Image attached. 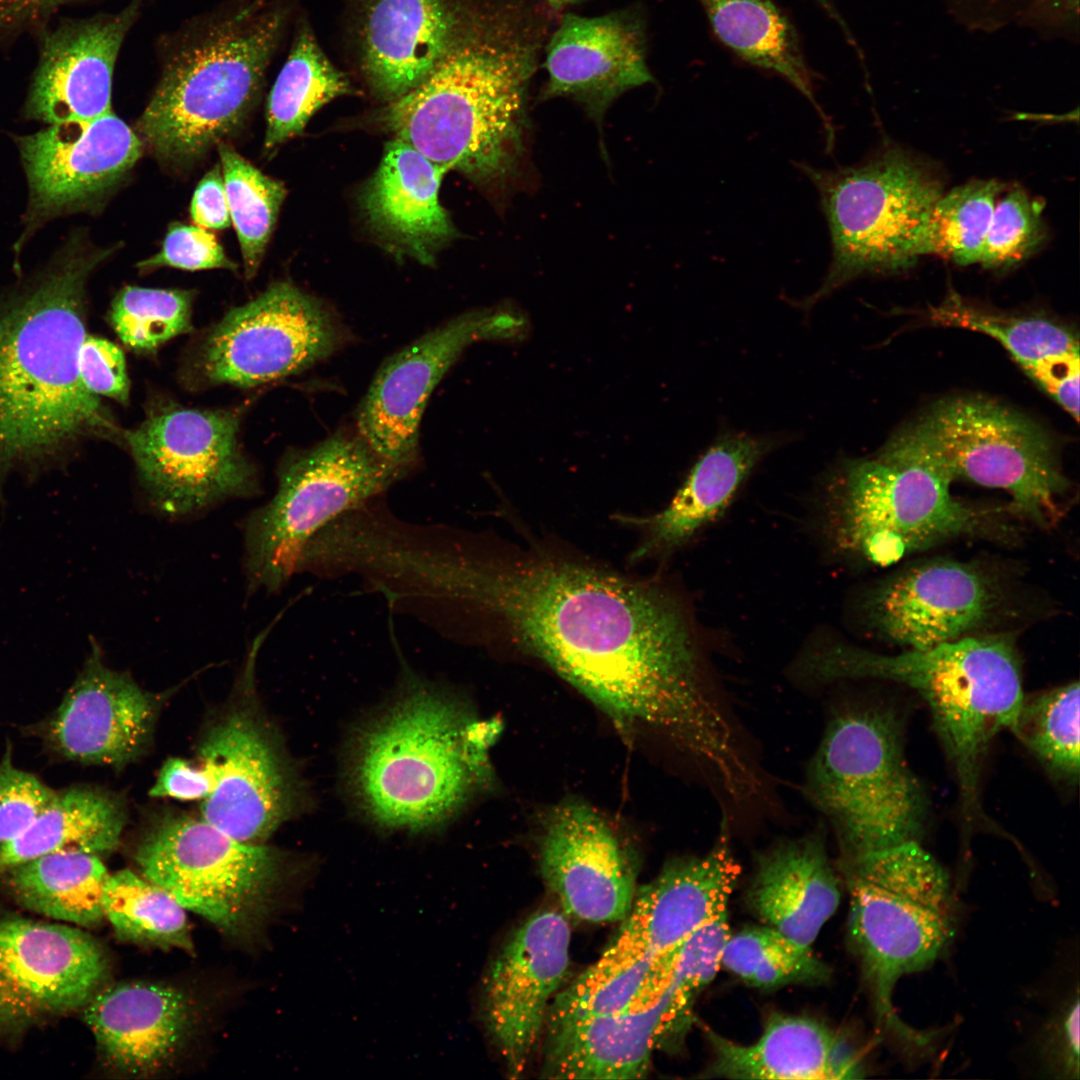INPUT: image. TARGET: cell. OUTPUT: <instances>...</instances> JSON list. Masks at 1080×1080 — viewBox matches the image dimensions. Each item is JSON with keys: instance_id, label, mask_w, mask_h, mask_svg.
I'll use <instances>...</instances> for the list:
<instances>
[{"instance_id": "1", "label": "cell", "mask_w": 1080, "mask_h": 1080, "mask_svg": "<svg viewBox=\"0 0 1080 1080\" xmlns=\"http://www.w3.org/2000/svg\"><path fill=\"white\" fill-rule=\"evenodd\" d=\"M422 585L447 635L542 660L620 725L653 728L689 754L725 729L688 614L656 584L457 531L430 554Z\"/></svg>"}, {"instance_id": "2", "label": "cell", "mask_w": 1080, "mask_h": 1080, "mask_svg": "<svg viewBox=\"0 0 1080 1080\" xmlns=\"http://www.w3.org/2000/svg\"><path fill=\"white\" fill-rule=\"evenodd\" d=\"M555 15L544 0H479L429 76L382 110L383 126L446 172L494 186L514 179Z\"/></svg>"}, {"instance_id": "3", "label": "cell", "mask_w": 1080, "mask_h": 1080, "mask_svg": "<svg viewBox=\"0 0 1080 1080\" xmlns=\"http://www.w3.org/2000/svg\"><path fill=\"white\" fill-rule=\"evenodd\" d=\"M105 256L71 244L0 312V485L13 466L50 458L83 436L122 439L79 372L85 284Z\"/></svg>"}, {"instance_id": "4", "label": "cell", "mask_w": 1080, "mask_h": 1080, "mask_svg": "<svg viewBox=\"0 0 1080 1080\" xmlns=\"http://www.w3.org/2000/svg\"><path fill=\"white\" fill-rule=\"evenodd\" d=\"M494 735L450 689L406 669L395 696L351 739V796L383 828H438L487 784Z\"/></svg>"}, {"instance_id": "5", "label": "cell", "mask_w": 1080, "mask_h": 1080, "mask_svg": "<svg viewBox=\"0 0 1080 1080\" xmlns=\"http://www.w3.org/2000/svg\"><path fill=\"white\" fill-rule=\"evenodd\" d=\"M791 672L809 684L878 679L917 692L953 769L967 826L986 825L980 799L983 760L993 738L1011 729L1025 697L1010 635H967L892 655L830 640L803 650Z\"/></svg>"}, {"instance_id": "6", "label": "cell", "mask_w": 1080, "mask_h": 1080, "mask_svg": "<svg viewBox=\"0 0 1080 1080\" xmlns=\"http://www.w3.org/2000/svg\"><path fill=\"white\" fill-rule=\"evenodd\" d=\"M285 19L270 0H233L162 39L160 79L137 124L158 157L189 163L242 126Z\"/></svg>"}, {"instance_id": "7", "label": "cell", "mask_w": 1080, "mask_h": 1080, "mask_svg": "<svg viewBox=\"0 0 1080 1080\" xmlns=\"http://www.w3.org/2000/svg\"><path fill=\"white\" fill-rule=\"evenodd\" d=\"M837 868L850 894V943L878 1023L902 1043L925 1046L927 1034L898 1018L892 992L902 976L933 964L954 937L956 910L949 877L916 840L838 863Z\"/></svg>"}, {"instance_id": "8", "label": "cell", "mask_w": 1080, "mask_h": 1080, "mask_svg": "<svg viewBox=\"0 0 1080 1080\" xmlns=\"http://www.w3.org/2000/svg\"><path fill=\"white\" fill-rule=\"evenodd\" d=\"M803 793L830 824L838 863L919 841L926 821L927 799L905 758L901 721L886 707L832 714Z\"/></svg>"}, {"instance_id": "9", "label": "cell", "mask_w": 1080, "mask_h": 1080, "mask_svg": "<svg viewBox=\"0 0 1080 1080\" xmlns=\"http://www.w3.org/2000/svg\"><path fill=\"white\" fill-rule=\"evenodd\" d=\"M950 484L910 460L880 454L845 460L823 484L822 535L839 555L885 567L947 540L994 530L996 512L954 498Z\"/></svg>"}, {"instance_id": "10", "label": "cell", "mask_w": 1080, "mask_h": 1080, "mask_svg": "<svg viewBox=\"0 0 1080 1080\" xmlns=\"http://www.w3.org/2000/svg\"><path fill=\"white\" fill-rule=\"evenodd\" d=\"M1006 491L1009 508L1040 526L1060 515L1068 482L1054 446L1029 418L994 400L959 396L935 403L880 453Z\"/></svg>"}, {"instance_id": "11", "label": "cell", "mask_w": 1080, "mask_h": 1080, "mask_svg": "<svg viewBox=\"0 0 1080 1080\" xmlns=\"http://www.w3.org/2000/svg\"><path fill=\"white\" fill-rule=\"evenodd\" d=\"M798 167L816 187L829 227L832 259L812 306L867 273L895 272L914 264L922 228L943 185L926 163L896 147L862 164L820 169Z\"/></svg>"}, {"instance_id": "12", "label": "cell", "mask_w": 1080, "mask_h": 1080, "mask_svg": "<svg viewBox=\"0 0 1080 1080\" xmlns=\"http://www.w3.org/2000/svg\"><path fill=\"white\" fill-rule=\"evenodd\" d=\"M410 472L355 432H337L284 458L272 499L245 525L249 591L280 590L297 573L301 554L323 528L386 492Z\"/></svg>"}, {"instance_id": "13", "label": "cell", "mask_w": 1080, "mask_h": 1080, "mask_svg": "<svg viewBox=\"0 0 1080 1080\" xmlns=\"http://www.w3.org/2000/svg\"><path fill=\"white\" fill-rule=\"evenodd\" d=\"M136 861L143 877L233 936L248 934L264 920L289 873L278 850L184 815L156 824Z\"/></svg>"}, {"instance_id": "14", "label": "cell", "mask_w": 1080, "mask_h": 1080, "mask_svg": "<svg viewBox=\"0 0 1080 1080\" xmlns=\"http://www.w3.org/2000/svg\"><path fill=\"white\" fill-rule=\"evenodd\" d=\"M239 424L237 410L168 405L123 431L122 439L154 505L184 516L258 489L256 470L240 447Z\"/></svg>"}, {"instance_id": "15", "label": "cell", "mask_w": 1080, "mask_h": 1080, "mask_svg": "<svg viewBox=\"0 0 1080 1080\" xmlns=\"http://www.w3.org/2000/svg\"><path fill=\"white\" fill-rule=\"evenodd\" d=\"M334 315L289 282H276L231 309L201 345L197 369L209 384L252 387L297 374L343 343Z\"/></svg>"}, {"instance_id": "16", "label": "cell", "mask_w": 1080, "mask_h": 1080, "mask_svg": "<svg viewBox=\"0 0 1080 1080\" xmlns=\"http://www.w3.org/2000/svg\"><path fill=\"white\" fill-rule=\"evenodd\" d=\"M109 971L103 948L69 925L0 917V1034L84 1007Z\"/></svg>"}, {"instance_id": "17", "label": "cell", "mask_w": 1080, "mask_h": 1080, "mask_svg": "<svg viewBox=\"0 0 1080 1080\" xmlns=\"http://www.w3.org/2000/svg\"><path fill=\"white\" fill-rule=\"evenodd\" d=\"M200 757L215 778L201 818L237 840L260 843L303 804V786L279 743L247 711L213 725Z\"/></svg>"}, {"instance_id": "18", "label": "cell", "mask_w": 1080, "mask_h": 1080, "mask_svg": "<svg viewBox=\"0 0 1080 1080\" xmlns=\"http://www.w3.org/2000/svg\"><path fill=\"white\" fill-rule=\"evenodd\" d=\"M570 937L562 913L538 911L508 937L485 972L481 1018L512 1078L523 1073L546 1027L567 974Z\"/></svg>"}, {"instance_id": "19", "label": "cell", "mask_w": 1080, "mask_h": 1080, "mask_svg": "<svg viewBox=\"0 0 1080 1080\" xmlns=\"http://www.w3.org/2000/svg\"><path fill=\"white\" fill-rule=\"evenodd\" d=\"M509 320L502 314H464L390 356L357 409L356 432L381 457L411 470L433 390L468 345L501 335Z\"/></svg>"}, {"instance_id": "20", "label": "cell", "mask_w": 1080, "mask_h": 1080, "mask_svg": "<svg viewBox=\"0 0 1080 1080\" xmlns=\"http://www.w3.org/2000/svg\"><path fill=\"white\" fill-rule=\"evenodd\" d=\"M543 53L541 101L571 99L601 124L622 94L655 81L647 64V25L639 7L604 15H560Z\"/></svg>"}, {"instance_id": "21", "label": "cell", "mask_w": 1080, "mask_h": 1080, "mask_svg": "<svg viewBox=\"0 0 1080 1080\" xmlns=\"http://www.w3.org/2000/svg\"><path fill=\"white\" fill-rule=\"evenodd\" d=\"M141 3L132 0L121 11L65 19L43 30L26 115L52 125L112 112L114 67Z\"/></svg>"}, {"instance_id": "22", "label": "cell", "mask_w": 1080, "mask_h": 1080, "mask_svg": "<svg viewBox=\"0 0 1080 1080\" xmlns=\"http://www.w3.org/2000/svg\"><path fill=\"white\" fill-rule=\"evenodd\" d=\"M996 594L969 564L934 560L906 569L878 586L864 602L866 623L883 639L924 650L964 636L984 624Z\"/></svg>"}, {"instance_id": "23", "label": "cell", "mask_w": 1080, "mask_h": 1080, "mask_svg": "<svg viewBox=\"0 0 1080 1080\" xmlns=\"http://www.w3.org/2000/svg\"><path fill=\"white\" fill-rule=\"evenodd\" d=\"M30 190L29 217L78 207L116 184L137 162L142 143L113 112L52 124L17 138Z\"/></svg>"}, {"instance_id": "24", "label": "cell", "mask_w": 1080, "mask_h": 1080, "mask_svg": "<svg viewBox=\"0 0 1080 1080\" xmlns=\"http://www.w3.org/2000/svg\"><path fill=\"white\" fill-rule=\"evenodd\" d=\"M540 852L543 878L566 914L592 923L626 917L636 893L634 871L595 810L577 801L554 808Z\"/></svg>"}, {"instance_id": "25", "label": "cell", "mask_w": 1080, "mask_h": 1080, "mask_svg": "<svg viewBox=\"0 0 1080 1080\" xmlns=\"http://www.w3.org/2000/svg\"><path fill=\"white\" fill-rule=\"evenodd\" d=\"M90 643L82 670L43 735L51 749L71 761L121 766L143 751L156 702L127 673L107 667L97 641Z\"/></svg>"}, {"instance_id": "26", "label": "cell", "mask_w": 1080, "mask_h": 1080, "mask_svg": "<svg viewBox=\"0 0 1080 1080\" xmlns=\"http://www.w3.org/2000/svg\"><path fill=\"white\" fill-rule=\"evenodd\" d=\"M740 867L733 854L728 819L708 852L667 864L635 893L630 911L611 946L657 955L727 910Z\"/></svg>"}, {"instance_id": "27", "label": "cell", "mask_w": 1080, "mask_h": 1080, "mask_svg": "<svg viewBox=\"0 0 1080 1080\" xmlns=\"http://www.w3.org/2000/svg\"><path fill=\"white\" fill-rule=\"evenodd\" d=\"M84 1008L85 1022L105 1060L134 1076L163 1067L183 1044L192 1023L186 996L155 983L110 986Z\"/></svg>"}, {"instance_id": "28", "label": "cell", "mask_w": 1080, "mask_h": 1080, "mask_svg": "<svg viewBox=\"0 0 1080 1080\" xmlns=\"http://www.w3.org/2000/svg\"><path fill=\"white\" fill-rule=\"evenodd\" d=\"M459 24L446 0H363L361 65L373 90L390 102L417 87L443 59Z\"/></svg>"}, {"instance_id": "29", "label": "cell", "mask_w": 1080, "mask_h": 1080, "mask_svg": "<svg viewBox=\"0 0 1080 1080\" xmlns=\"http://www.w3.org/2000/svg\"><path fill=\"white\" fill-rule=\"evenodd\" d=\"M446 171L409 144L394 138L361 194L370 226L394 249L432 265L456 235L439 201Z\"/></svg>"}, {"instance_id": "30", "label": "cell", "mask_w": 1080, "mask_h": 1080, "mask_svg": "<svg viewBox=\"0 0 1080 1080\" xmlns=\"http://www.w3.org/2000/svg\"><path fill=\"white\" fill-rule=\"evenodd\" d=\"M824 832L783 839L760 853L747 892L751 911L764 925L805 946L812 945L841 899Z\"/></svg>"}, {"instance_id": "31", "label": "cell", "mask_w": 1080, "mask_h": 1080, "mask_svg": "<svg viewBox=\"0 0 1080 1080\" xmlns=\"http://www.w3.org/2000/svg\"><path fill=\"white\" fill-rule=\"evenodd\" d=\"M704 1032L713 1050L707 1073L729 1079L838 1080L864 1076L855 1048L822 1022L773 1015L751 1044Z\"/></svg>"}, {"instance_id": "32", "label": "cell", "mask_w": 1080, "mask_h": 1080, "mask_svg": "<svg viewBox=\"0 0 1080 1080\" xmlns=\"http://www.w3.org/2000/svg\"><path fill=\"white\" fill-rule=\"evenodd\" d=\"M670 985L653 1005L582 1021L547 1034L542 1077L640 1079L652 1052L667 1040Z\"/></svg>"}, {"instance_id": "33", "label": "cell", "mask_w": 1080, "mask_h": 1080, "mask_svg": "<svg viewBox=\"0 0 1080 1080\" xmlns=\"http://www.w3.org/2000/svg\"><path fill=\"white\" fill-rule=\"evenodd\" d=\"M775 445L774 438L747 433L726 434L717 440L697 460L669 504L638 521L645 538L635 556L670 552L714 522Z\"/></svg>"}, {"instance_id": "34", "label": "cell", "mask_w": 1080, "mask_h": 1080, "mask_svg": "<svg viewBox=\"0 0 1080 1080\" xmlns=\"http://www.w3.org/2000/svg\"><path fill=\"white\" fill-rule=\"evenodd\" d=\"M125 823L121 802L108 792L88 786L55 791L21 836L0 845V875L49 853H109L119 845Z\"/></svg>"}, {"instance_id": "35", "label": "cell", "mask_w": 1080, "mask_h": 1080, "mask_svg": "<svg viewBox=\"0 0 1080 1080\" xmlns=\"http://www.w3.org/2000/svg\"><path fill=\"white\" fill-rule=\"evenodd\" d=\"M698 1L723 44L751 65L780 75L811 102L832 142L833 128L816 101L810 71L788 18L769 0Z\"/></svg>"}, {"instance_id": "36", "label": "cell", "mask_w": 1080, "mask_h": 1080, "mask_svg": "<svg viewBox=\"0 0 1080 1080\" xmlns=\"http://www.w3.org/2000/svg\"><path fill=\"white\" fill-rule=\"evenodd\" d=\"M108 876L99 856L76 851L41 855L0 875L23 907L78 927H94L105 918L102 896Z\"/></svg>"}, {"instance_id": "37", "label": "cell", "mask_w": 1080, "mask_h": 1080, "mask_svg": "<svg viewBox=\"0 0 1080 1080\" xmlns=\"http://www.w3.org/2000/svg\"><path fill=\"white\" fill-rule=\"evenodd\" d=\"M352 93L349 79L327 58L311 30L300 27L268 95L265 147L273 149L302 134L321 107Z\"/></svg>"}, {"instance_id": "38", "label": "cell", "mask_w": 1080, "mask_h": 1080, "mask_svg": "<svg viewBox=\"0 0 1080 1080\" xmlns=\"http://www.w3.org/2000/svg\"><path fill=\"white\" fill-rule=\"evenodd\" d=\"M104 917L130 941L191 951L186 909L163 887L130 870L109 874L102 896Z\"/></svg>"}, {"instance_id": "39", "label": "cell", "mask_w": 1080, "mask_h": 1080, "mask_svg": "<svg viewBox=\"0 0 1080 1080\" xmlns=\"http://www.w3.org/2000/svg\"><path fill=\"white\" fill-rule=\"evenodd\" d=\"M655 956L610 945L599 960L554 996L547 1014V1034L629 1010Z\"/></svg>"}, {"instance_id": "40", "label": "cell", "mask_w": 1080, "mask_h": 1080, "mask_svg": "<svg viewBox=\"0 0 1080 1080\" xmlns=\"http://www.w3.org/2000/svg\"><path fill=\"white\" fill-rule=\"evenodd\" d=\"M1079 683L1024 697L1010 729L1050 776L1069 785L1079 779Z\"/></svg>"}, {"instance_id": "41", "label": "cell", "mask_w": 1080, "mask_h": 1080, "mask_svg": "<svg viewBox=\"0 0 1080 1080\" xmlns=\"http://www.w3.org/2000/svg\"><path fill=\"white\" fill-rule=\"evenodd\" d=\"M721 967L762 989L791 984H821L831 975L829 967L811 949L767 925L730 935Z\"/></svg>"}, {"instance_id": "42", "label": "cell", "mask_w": 1080, "mask_h": 1080, "mask_svg": "<svg viewBox=\"0 0 1080 1080\" xmlns=\"http://www.w3.org/2000/svg\"><path fill=\"white\" fill-rule=\"evenodd\" d=\"M1003 184L974 180L958 186L933 205L917 243V256L934 254L961 265L979 263L984 240Z\"/></svg>"}, {"instance_id": "43", "label": "cell", "mask_w": 1080, "mask_h": 1080, "mask_svg": "<svg viewBox=\"0 0 1080 1080\" xmlns=\"http://www.w3.org/2000/svg\"><path fill=\"white\" fill-rule=\"evenodd\" d=\"M231 221L235 227L247 278L261 263L286 196L282 182L263 174L234 148L218 145Z\"/></svg>"}, {"instance_id": "44", "label": "cell", "mask_w": 1080, "mask_h": 1080, "mask_svg": "<svg viewBox=\"0 0 1080 1080\" xmlns=\"http://www.w3.org/2000/svg\"><path fill=\"white\" fill-rule=\"evenodd\" d=\"M929 318L937 324L992 337L1021 367L1050 354L1079 350L1073 333L1050 320L989 313L966 304L957 295L931 308Z\"/></svg>"}, {"instance_id": "45", "label": "cell", "mask_w": 1080, "mask_h": 1080, "mask_svg": "<svg viewBox=\"0 0 1080 1080\" xmlns=\"http://www.w3.org/2000/svg\"><path fill=\"white\" fill-rule=\"evenodd\" d=\"M193 292L127 286L114 298L109 319L121 341L137 352H152L192 330Z\"/></svg>"}, {"instance_id": "46", "label": "cell", "mask_w": 1080, "mask_h": 1080, "mask_svg": "<svg viewBox=\"0 0 1080 1080\" xmlns=\"http://www.w3.org/2000/svg\"><path fill=\"white\" fill-rule=\"evenodd\" d=\"M1044 203L1024 190L1009 191L995 205L979 263L987 268L1018 264L1034 254L1046 238Z\"/></svg>"}, {"instance_id": "47", "label": "cell", "mask_w": 1080, "mask_h": 1080, "mask_svg": "<svg viewBox=\"0 0 1080 1080\" xmlns=\"http://www.w3.org/2000/svg\"><path fill=\"white\" fill-rule=\"evenodd\" d=\"M730 935L725 910L680 943L673 982L688 1009L692 1010L697 996L717 975Z\"/></svg>"}, {"instance_id": "48", "label": "cell", "mask_w": 1080, "mask_h": 1080, "mask_svg": "<svg viewBox=\"0 0 1080 1080\" xmlns=\"http://www.w3.org/2000/svg\"><path fill=\"white\" fill-rule=\"evenodd\" d=\"M54 792L34 774L18 768L8 749L0 761V845L21 836Z\"/></svg>"}, {"instance_id": "49", "label": "cell", "mask_w": 1080, "mask_h": 1080, "mask_svg": "<svg viewBox=\"0 0 1080 1080\" xmlns=\"http://www.w3.org/2000/svg\"><path fill=\"white\" fill-rule=\"evenodd\" d=\"M138 266L143 269L168 266L189 271L237 269V264L227 257L213 233L197 225L178 222L169 226L161 251Z\"/></svg>"}, {"instance_id": "50", "label": "cell", "mask_w": 1080, "mask_h": 1080, "mask_svg": "<svg viewBox=\"0 0 1080 1080\" xmlns=\"http://www.w3.org/2000/svg\"><path fill=\"white\" fill-rule=\"evenodd\" d=\"M79 372L86 388L93 394L121 403L129 399L130 384L122 350L114 343L87 335L79 354Z\"/></svg>"}, {"instance_id": "51", "label": "cell", "mask_w": 1080, "mask_h": 1080, "mask_svg": "<svg viewBox=\"0 0 1080 1080\" xmlns=\"http://www.w3.org/2000/svg\"><path fill=\"white\" fill-rule=\"evenodd\" d=\"M1079 994L1076 991L1047 1025L1041 1055L1056 1078H1079Z\"/></svg>"}, {"instance_id": "52", "label": "cell", "mask_w": 1080, "mask_h": 1080, "mask_svg": "<svg viewBox=\"0 0 1080 1080\" xmlns=\"http://www.w3.org/2000/svg\"><path fill=\"white\" fill-rule=\"evenodd\" d=\"M1076 421L1079 418V350L1054 353L1022 366Z\"/></svg>"}, {"instance_id": "53", "label": "cell", "mask_w": 1080, "mask_h": 1080, "mask_svg": "<svg viewBox=\"0 0 1080 1080\" xmlns=\"http://www.w3.org/2000/svg\"><path fill=\"white\" fill-rule=\"evenodd\" d=\"M214 786L215 778L207 764L202 762V766L197 767L184 759L169 758L161 767L150 795L178 800H204Z\"/></svg>"}, {"instance_id": "54", "label": "cell", "mask_w": 1080, "mask_h": 1080, "mask_svg": "<svg viewBox=\"0 0 1080 1080\" xmlns=\"http://www.w3.org/2000/svg\"><path fill=\"white\" fill-rule=\"evenodd\" d=\"M197 226L205 229H224L231 224L224 180L219 165L199 182L190 207Z\"/></svg>"}, {"instance_id": "55", "label": "cell", "mask_w": 1080, "mask_h": 1080, "mask_svg": "<svg viewBox=\"0 0 1080 1080\" xmlns=\"http://www.w3.org/2000/svg\"><path fill=\"white\" fill-rule=\"evenodd\" d=\"M1042 8L1059 16L1060 19L1072 20L1077 18L1079 12V0H1038Z\"/></svg>"}, {"instance_id": "56", "label": "cell", "mask_w": 1080, "mask_h": 1080, "mask_svg": "<svg viewBox=\"0 0 1080 1080\" xmlns=\"http://www.w3.org/2000/svg\"><path fill=\"white\" fill-rule=\"evenodd\" d=\"M584 1H586V0H544V2L547 4V6L555 14H559L565 8H567L569 6H572V5L582 3Z\"/></svg>"}, {"instance_id": "57", "label": "cell", "mask_w": 1080, "mask_h": 1080, "mask_svg": "<svg viewBox=\"0 0 1080 1080\" xmlns=\"http://www.w3.org/2000/svg\"><path fill=\"white\" fill-rule=\"evenodd\" d=\"M828 11L833 13V9L828 0H818Z\"/></svg>"}, {"instance_id": "58", "label": "cell", "mask_w": 1080, "mask_h": 1080, "mask_svg": "<svg viewBox=\"0 0 1080 1080\" xmlns=\"http://www.w3.org/2000/svg\"><path fill=\"white\" fill-rule=\"evenodd\" d=\"M53 1H55L56 3H58L60 5H66L68 3H73V2H76V1H82V0H53Z\"/></svg>"}]
</instances>
